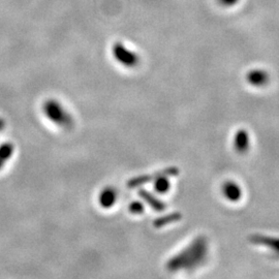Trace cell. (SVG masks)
I'll return each mask as SVG.
<instances>
[{
  "label": "cell",
  "mask_w": 279,
  "mask_h": 279,
  "mask_svg": "<svg viewBox=\"0 0 279 279\" xmlns=\"http://www.w3.org/2000/svg\"><path fill=\"white\" fill-rule=\"evenodd\" d=\"M208 250L207 238L198 236L186 248L171 257L166 267L170 272H178L180 270L192 271L206 262Z\"/></svg>",
  "instance_id": "cell-1"
},
{
  "label": "cell",
  "mask_w": 279,
  "mask_h": 279,
  "mask_svg": "<svg viewBox=\"0 0 279 279\" xmlns=\"http://www.w3.org/2000/svg\"><path fill=\"white\" fill-rule=\"evenodd\" d=\"M44 112L46 116L55 124L61 127H69L73 124V119L67 112L55 101H48L44 105Z\"/></svg>",
  "instance_id": "cell-2"
},
{
  "label": "cell",
  "mask_w": 279,
  "mask_h": 279,
  "mask_svg": "<svg viewBox=\"0 0 279 279\" xmlns=\"http://www.w3.org/2000/svg\"><path fill=\"white\" fill-rule=\"evenodd\" d=\"M112 54L114 58L121 65L132 68L135 67L140 62V57L133 51L128 50L122 43H115L112 47Z\"/></svg>",
  "instance_id": "cell-3"
},
{
  "label": "cell",
  "mask_w": 279,
  "mask_h": 279,
  "mask_svg": "<svg viewBox=\"0 0 279 279\" xmlns=\"http://www.w3.org/2000/svg\"><path fill=\"white\" fill-rule=\"evenodd\" d=\"M178 174H179L178 168H176V167H169V168H167V169L157 171L156 173L151 174V175H141V176L134 177V178L130 179V180L127 182V186H128L129 188H136V187L142 186V185H144V184H146V183H148V182L154 181L155 179H157V178L161 177V176L174 177V176H177Z\"/></svg>",
  "instance_id": "cell-4"
},
{
  "label": "cell",
  "mask_w": 279,
  "mask_h": 279,
  "mask_svg": "<svg viewBox=\"0 0 279 279\" xmlns=\"http://www.w3.org/2000/svg\"><path fill=\"white\" fill-rule=\"evenodd\" d=\"M248 240L250 243L254 245H261L264 247L269 248L275 255L279 256V239L274 238V237H269L266 235H261V234H254L251 235Z\"/></svg>",
  "instance_id": "cell-5"
},
{
  "label": "cell",
  "mask_w": 279,
  "mask_h": 279,
  "mask_svg": "<svg viewBox=\"0 0 279 279\" xmlns=\"http://www.w3.org/2000/svg\"><path fill=\"white\" fill-rule=\"evenodd\" d=\"M269 74L261 68H253L246 74V81L249 85L253 87H264L269 83Z\"/></svg>",
  "instance_id": "cell-6"
},
{
  "label": "cell",
  "mask_w": 279,
  "mask_h": 279,
  "mask_svg": "<svg viewBox=\"0 0 279 279\" xmlns=\"http://www.w3.org/2000/svg\"><path fill=\"white\" fill-rule=\"evenodd\" d=\"M222 192L225 198L232 203L239 202L242 197V189L241 187L234 181H226L222 185Z\"/></svg>",
  "instance_id": "cell-7"
},
{
  "label": "cell",
  "mask_w": 279,
  "mask_h": 279,
  "mask_svg": "<svg viewBox=\"0 0 279 279\" xmlns=\"http://www.w3.org/2000/svg\"><path fill=\"white\" fill-rule=\"evenodd\" d=\"M250 147V136L247 130L239 129L234 136V148L240 153L244 154L249 150Z\"/></svg>",
  "instance_id": "cell-8"
},
{
  "label": "cell",
  "mask_w": 279,
  "mask_h": 279,
  "mask_svg": "<svg viewBox=\"0 0 279 279\" xmlns=\"http://www.w3.org/2000/svg\"><path fill=\"white\" fill-rule=\"evenodd\" d=\"M138 195L145 203H147L148 206H150V208H152L153 210H155V211L162 212L167 208V205L161 198L156 197L154 194H152L151 192H149L146 189H140Z\"/></svg>",
  "instance_id": "cell-9"
},
{
  "label": "cell",
  "mask_w": 279,
  "mask_h": 279,
  "mask_svg": "<svg viewBox=\"0 0 279 279\" xmlns=\"http://www.w3.org/2000/svg\"><path fill=\"white\" fill-rule=\"evenodd\" d=\"M117 198H118V194L116 189L113 187H106L99 193L98 202L103 208L109 209L115 205V203L117 202Z\"/></svg>",
  "instance_id": "cell-10"
},
{
  "label": "cell",
  "mask_w": 279,
  "mask_h": 279,
  "mask_svg": "<svg viewBox=\"0 0 279 279\" xmlns=\"http://www.w3.org/2000/svg\"><path fill=\"white\" fill-rule=\"evenodd\" d=\"M182 220V214L179 213V212H173V213H170V214H167V215H163L158 218H156L154 222H153V226L154 228L156 229H162V228H165L171 224H174V223H177L179 221Z\"/></svg>",
  "instance_id": "cell-11"
},
{
  "label": "cell",
  "mask_w": 279,
  "mask_h": 279,
  "mask_svg": "<svg viewBox=\"0 0 279 279\" xmlns=\"http://www.w3.org/2000/svg\"><path fill=\"white\" fill-rule=\"evenodd\" d=\"M154 190L160 194H165L171 189V182L168 176H161L154 181Z\"/></svg>",
  "instance_id": "cell-12"
},
{
  "label": "cell",
  "mask_w": 279,
  "mask_h": 279,
  "mask_svg": "<svg viewBox=\"0 0 279 279\" xmlns=\"http://www.w3.org/2000/svg\"><path fill=\"white\" fill-rule=\"evenodd\" d=\"M14 152V146L11 143H6L0 146V160L4 162L10 160Z\"/></svg>",
  "instance_id": "cell-13"
},
{
  "label": "cell",
  "mask_w": 279,
  "mask_h": 279,
  "mask_svg": "<svg viewBox=\"0 0 279 279\" xmlns=\"http://www.w3.org/2000/svg\"><path fill=\"white\" fill-rule=\"evenodd\" d=\"M128 210L133 215H141L145 211V207H144V205H143L142 202L134 201V202H132V203L129 204Z\"/></svg>",
  "instance_id": "cell-14"
},
{
  "label": "cell",
  "mask_w": 279,
  "mask_h": 279,
  "mask_svg": "<svg viewBox=\"0 0 279 279\" xmlns=\"http://www.w3.org/2000/svg\"><path fill=\"white\" fill-rule=\"evenodd\" d=\"M239 0H218L220 5H222L223 7H226V8H231L235 5L238 4Z\"/></svg>",
  "instance_id": "cell-15"
},
{
  "label": "cell",
  "mask_w": 279,
  "mask_h": 279,
  "mask_svg": "<svg viewBox=\"0 0 279 279\" xmlns=\"http://www.w3.org/2000/svg\"><path fill=\"white\" fill-rule=\"evenodd\" d=\"M5 126H6V123H5V120H3V119H0V130H3Z\"/></svg>",
  "instance_id": "cell-16"
},
{
  "label": "cell",
  "mask_w": 279,
  "mask_h": 279,
  "mask_svg": "<svg viewBox=\"0 0 279 279\" xmlns=\"http://www.w3.org/2000/svg\"><path fill=\"white\" fill-rule=\"evenodd\" d=\"M4 164H5V162L3 160H0V169L4 167Z\"/></svg>",
  "instance_id": "cell-17"
}]
</instances>
